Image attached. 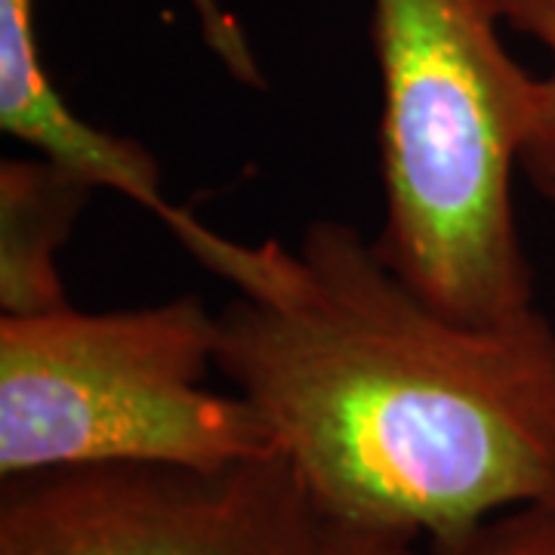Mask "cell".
Returning a JSON list of instances; mask_svg holds the SVG:
<instances>
[{"instance_id":"3957f363","label":"cell","mask_w":555,"mask_h":555,"mask_svg":"<svg viewBox=\"0 0 555 555\" xmlns=\"http://www.w3.org/2000/svg\"><path fill=\"white\" fill-rule=\"evenodd\" d=\"M217 315L198 297L0 315V478L142 463L217 473L281 454L244 396L207 389Z\"/></svg>"},{"instance_id":"8992f818","label":"cell","mask_w":555,"mask_h":555,"mask_svg":"<svg viewBox=\"0 0 555 555\" xmlns=\"http://www.w3.org/2000/svg\"><path fill=\"white\" fill-rule=\"evenodd\" d=\"M100 185L47 155L0 160V315L68 309L60 250Z\"/></svg>"},{"instance_id":"7a4b0ae2","label":"cell","mask_w":555,"mask_h":555,"mask_svg":"<svg viewBox=\"0 0 555 555\" xmlns=\"http://www.w3.org/2000/svg\"><path fill=\"white\" fill-rule=\"evenodd\" d=\"M494 0H374L379 65V257L460 321L534 306L516 173L540 75L506 50Z\"/></svg>"},{"instance_id":"6da1fadb","label":"cell","mask_w":555,"mask_h":555,"mask_svg":"<svg viewBox=\"0 0 555 555\" xmlns=\"http://www.w3.org/2000/svg\"><path fill=\"white\" fill-rule=\"evenodd\" d=\"M217 367L327 521L460 537L555 509V327L436 309L343 219L275 241L272 272L217 312Z\"/></svg>"},{"instance_id":"5b68a950","label":"cell","mask_w":555,"mask_h":555,"mask_svg":"<svg viewBox=\"0 0 555 555\" xmlns=\"http://www.w3.org/2000/svg\"><path fill=\"white\" fill-rule=\"evenodd\" d=\"M0 127L31 152L112 189L158 217L219 278H235L247 244L217 235L164 195L158 158L137 139L93 127L62 100L38 47V0H0Z\"/></svg>"},{"instance_id":"52a82bcc","label":"cell","mask_w":555,"mask_h":555,"mask_svg":"<svg viewBox=\"0 0 555 555\" xmlns=\"http://www.w3.org/2000/svg\"><path fill=\"white\" fill-rule=\"evenodd\" d=\"M315 555H555V509H513L448 540L371 531L324 518Z\"/></svg>"},{"instance_id":"ba28073f","label":"cell","mask_w":555,"mask_h":555,"mask_svg":"<svg viewBox=\"0 0 555 555\" xmlns=\"http://www.w3.org/2000/svg\"><path fill=\"white\" fill-rule=\"evenodd\" d=\"M506 28L537 40L550 68L540 75V108L521 152V177L555 207V0H494Z\"/></svg>"},{"instance_id":"277c9868","label":"cell","mask_w":555,"mask_h":555,"mask_svg":"<svg viewBox=\"0 0 555 555\" xmlns=\"http://www.w3.org/2000/svg\"><path fill=\"white\" fill-rule=\"evenodd\" d=\"M324 516L284 454L201 473L75 466L3 478L0 555H315Z\"/></svg>"}]
</instances>
